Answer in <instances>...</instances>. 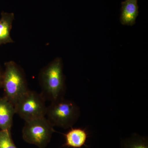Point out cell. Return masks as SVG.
I'll use <instances>...</instances> for the list:
<instances>
[{
  "instance_id": "obj_1",
  "label": "cell",
  "mask_w": 148,
  "mask_h": 148,
  "mask_svg": "<svg viewBox=\"0 0 148 148\" xmlns=\"http://www.w3.org/2000/svg\"><path fill=\"white\" fill-rule=\"evenodd\" d=\"M41 92L45 99L51 102L64 98L66 86L61 59L56 58L41 72Z\"/></svg>"
},
{
  "instance_id": "obj_2",
  "label": "cell",
  "mask_w": 148,
  "mask_h": 148,
  "mask_svg": "<svg viewBox=\"0 0 148 148\" xmlns=\"http://www.w3.org/2000/svg\"><path fill=\"white\" fill-rule=\"evenodd\" d=\"M46 116L53 127L66 129L73 127L77 122L80 110L74 101L64 98L51 102L47 108Z\"/></svg>"
},
{
  "instance_id": "obj_3",
  "label": "cell",
  "mask_w": 148,
  "mask_h": 148,
  "mask_svg": "<svg viewBox=\"0 0 148 148\" xmlns=\"http://www.w3.org/2000/svg\"><path fill=\"white\" fill-rule=\"evenodd\" d=\"M15 114L25 121L45 117V99L41 93L27 90L14 105Z\"/></svg>"
},
{
  "instance_id": "obj_4",
  "label": "cell",
  "mask_w": 148,
  "mask_h": 148,
  "mask_svg": "<svg viewBox=\"0 0 148 148\" xmlns=\"http://www.w3.org/2000/svg\"><path fill=\"white\" fill-rule=\"evenodd\" d=\"M5 66V70L3 74L2 86L4 91V97L14 105L29 89L24 75L14 62H6Z\"/></svg>"
},
{
  "instance_id": "obj_5",
  "label": "cell",
  "mask_w": 148,
  "mask_h": 148,
  "mask_svg": "<svg viewBox=\"0 0 148 148\" xmlns=\"http://www.w3.org/2000/svg\"><path fill=\"white\" fill-rule=\"evenodd\" d=\"M55 130L46 117L25 121L22 138L25 142L39 148H45L50 143Z\"/></svg>"
},
{
  "instance_id": "obj_6",
  "label": "cell",
  "mask_w": 148,
  "mask_h": 148,
  "mask_svg": "<svg viewBox=\"0 0 148 148\" xmlns=\"http://www.w3.org/2000/svg\"><path fill=\"white\" fill-rule=\"evenodd\" d=\"M64 135L65 142L63 147L72 148H81L86 145L88 137L86 130L82 127H71Z\"/></svg>"
},
{
  "instance_id": "obj_7",
  "label": "cell",
  "mask_w": 148,
  "mask_h": 148,
  "mask_svg": "<svg viewBox=\"0 0 148 148\" xmlns=\"http://www.w3.org/2000/svg\"><path fill=\"white\" fill-rule=\"evenodd\" d=\"M138 0H125L122 2L121 9V23L123 25L132 26L135 24L139 14Z\"/></svg>"
},
{
  "instance_id": "obj_8",
  "label": "cell",
  "mask_w": 148,
  "mask_h": 148,
  "mask_svg": "<svg viewBox=\"0 0 148 148\" xmlns=\"http://www.w3.org/2000/svg\"><path fill=\"white\" fill-rule=\"evenodd\" d=\"M15 114L13 104L5 97H0V130L11 131Z\"/></svg>"
},
{
  "instance_id": "obj_9",
  "label": "cell",
  "mask_w": 148,
  "mask_h": 148,
  "mask_svg": "<svg viewBox=\"0 0 148 148\" xmlns=\"http://www.w3.org/2000/svg\"><path fill=\"white\" fill-rule=\"evenodd\" d=\"M14 18L13 13L2 12L0 18V45L13 42L10 32Z\"/></svg>"
},
{
  "instance_id": "obj_10",
  "label": "cell",
  "mask_w": 148,
  "mask_h": 148,
  "mask_svg": "<svg viewBox=\"0 0 148 148\" xmlns=\"http://www.w3.org/2000/svg\"><path fill=\"white\" fill-rule=\"evenodd\" d=\"M120 148H148L147 136L134 133L129 137L123 138L120 142Z\"/></svg>"
},
{
  "instance_id": "obj_11",
  "label": "cell",
  "mask_w": 148,
  "mask_h": 148,
  "mask_svg": "<svg viewBox=\"0 0 148 148\" xmlns=\"http://www.w3.org/2000/svg\"><path fill=\"white\" fill-rule=\"evenodd\" d=\"M0 148H17L12 138L11 131L0 130Z\"/></svg>"
},
{
  "instance_id": "obj_12",
  "label": "cell",
  "mask_w": 148,
  "mask_h": 148,
  "mask_svg": "<svg viewBox=\"0 0 148 148\" xmlns=\"http://www.w3.org/2000/svg\"><path fill=\"white\" fill-rule=\"evenodd\" d=\"M2 73L0 70V87L2 86Z\"/></svg>"
}]
</instances>
